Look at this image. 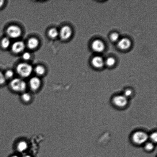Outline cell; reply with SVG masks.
Masks as SVG:
<instances>
[{"mask_svg":"<svg viewBox=\"0 0 157 157\" xmlns=\"http://www.w3.org/2000/svg\"><path fill=\"white\" fill-rule=\"evenodd\" d=\"M149 139V135L141 130L134 132L132 136V140L136 145H144Z\"/></svg>","mask_w":157,"mask_h":157,"instance_id":"6da1fadb","label":"cell"},{"mask_svg":"<svg viewBox=\"0 0 157 157\" xmlns=\"http://www.w3.org/2000/svg\"><path fill=\"white\" fill-rule=\"evenodd\" d=\"M16 70L20 76L23 78H27L32 74L33 67L30 64L23 63L17 66Z\"/></svg>","mask_w":157,"mask_h":157,"instance_id":"7a4b0ae2","label":"cell"},{"mask_svg":"<svg viewBox=\"0 0 157 157\" xmlns=\"http://www.w3.org/2000/svg\"><path fill=\"white\" fill-rule=\"evenodd\" d=\"M10 86L14 91L23 93L27 89V85L24 80L19 78H15L11 81Z\"/></svg>","mask_w":157,"mask_h":157,"instance_id":"3957f363","label":"cell"},{"mask_svg":"<svg viewBox=\"0 0 157 157\" xmlns=\"http://www.w3.org/2000/svg\"><path fill=\"white\" fill-rule=\"evenodd\" d=\"M112 103L115 107L123 109L128 104V99L123 94L116 95L112 98Z\"/></svg>","mask_w":157,"mask_h":157,"instance_id":"277c9868","label":"cell"},{"mask_svg":"<svg viewBox=\"0 0 157 157\" xmlns=\"http://www.w3.org/2000/svg\"><path fill=\"white\" fill-rule=\"evenodd\" d=\"M7 33L9 37L17 38L19 37L21 34V30L18 26L12 25L9 26L7 29Z\"/></svg>","mask_w":157,"mask_h":157,"instance_id":"5b68a950","label":"cell"},{"mask_svg":"<svg viewBox=\"0 0 157 157\" xmlns=\"http://www.w3.org/2000/svg\"><path fill=\"white\" fill-rule=\"evenodd\" d=\"M59 32L60 38L64 40L70 38L73 33L71 28L67 25L64 26L61 28Z\"/></svg>","mask_w":157,"mask_h":157,"instance_id":"8992f818","label":"cell"},{"mask_svg":"<svg viewBox=\"0 0 157 157\" xmlns=\"http://www.w3.org/2000/svg\"><path fill=\"white\" fill-rule=\"evenodd\" d=\"M92 50L97 53H101L104 51L105 46L103 41L99 40L94 41L92 44Z\"/></svg>","mask_w":157,"mask_h":157,"instance_id":"52a82bcc","label":"cell"},{"mask_svg":"<svg viewBox=\"0 0 157 157\" xmlns=\"http://www.w3.org/2000/svg\"><path fill=\"white\" fill-rule=\"evenodd\" d=\"M25 47V44L23 41H15L12 44L11 50L14 53L17 54L23 52Z\"/></svg>","mask_w":157,"mask_h":157,"instance_id":"ba28073f","label":"cell"},{"mask_svg":"<svg viewBox=\"0 0 157 157\" xmlns=\"http://www.w3.org/2000/svg\"><path fill=\"white\" fill-rule=\"evenodd\" d=\"M29 84L31 89L32 90H37L40 87L41 80L37 77H33L30 78Z\"/></svg>","mask_w":157,"mask_h":157,"instance_id":"9c48e42d","label":"cell"},{"mask_svg":"<svg viewBox=\"0 0 157 157\" xmlns=\"http://www.w3.org/2000/svg\"><path fill=\"white\" fill-rule=\"evenodd\" d=\"M131 41L127 38H123L118 43V47L121 50H126L130 48L131 46Z\"/></svg>","mask_w":157,"mask_h":157,"instance_id":"30bf717a","label":"cell"},{"mask_svg":"<svg viewBox=\"0 0 157 157\" xmlns=\"http://www.w3.org/2000/svg\"><path fill=\"white\" fill-rule=\"evenodd\" d=\"M92 64L95 68H99L104 66V62L103 58L101 56H96L92 59Z\"/></svg>","mask_w":157,"mask_h":157,"instance_id":"8fae6325","label":"cell"},{"mask_svg":"<svg viewBox=\"0 0 157 157\" xmlns=\"http://www.w3.org/2000/svg\"><path fill=\"white\" fill-rule=\"evenodd\" d=\"M28 144L27 141L23 140L19 141L17 144V149L20 153L25 151L28 148Z\"/></svg>","mask_w":157,"mask_h":157,"instance_id":"7c38bea8","label":"cell"},{"mask_svg":"<svg viewBox=\"0 0 157 157\" xmlns=\"http://www.w3.org/2000/svg\"><path fill=\"white\" fill-rule=\"evenodd\" d=\"M38 40L35 38H32L29 40L27 42V46L31 50H33L36 48L39 45Z\"/></svg>","mask_w":157,"mask_h":157,"instance_id":"4fadbf2b","label":"cell"},{"mask_svg":"<svg viewBox=\"0 0 157 157\" xmlns=\"http://www.w3.org/2000/svg\"><path fill=\"white\" fill-rule=\"evenodd\" d=\"M144 145V150L146 151L151 152L155 149V144L151 142V141H147Z\"/></svg>","mask_w":157,"mask_h":157,"instance_id":"5bb4252c","label":"cell"},{"mask_svg":"<svg viewBox=\"0 0 157 157\" xmlns=\"http://www.w3.org/2000/svg\"><path fill=\"white\" fill-rule=\"evenodd\" d=\"M48 36L52 39L57 37L59 35V32L57 29L55 28H52L49 30L48 33Z\"/></svg>","mask_w":157,"mask_h":157,"instance_id":"9a60e30c","label":"cell"},{"mask_svg":"<svg viewBox=\"0 0 157 157\" xmlns=\"http://www.w3.org/2000/svg\"><path fill=\"white\" fill-rule=\"evenodd\" d=\"M10 41L9 38L7 37L3 38L1 41V47L3 48L7 49L10 46Z\"/></svg>","mask_w":157,"mask_h":157,"instance_id":"2e32d148","label":"cell"},{"mask_svg":"<svg viewBox=\"0 0 157 157\" xmlns=\"http://www.w3.org/2000/svg\"><path fill=\"white\" fill-rule=\"evenodd\" d=\"M45 69L42 66L38 65L35 67V71L36 75L39 76L44 75L45 73Z\"/></svg>","mask_w":157,"mask_h":157,"instance_id":"e0dca14e","label":"cell"},{"mask_svg":"<svg viewBox=\"0 0 157 157\" xmlns=\"http://www.w3.org/2000/svg\"><path fill=\"white\" fill-rule=\"evenodd\" d=\"M21 98L24 102H28L32 99V96L30 94L27 92H23L21 95Z\"/></svg>","mask_w":157,"mask_h":157,"instance_id":"ac0fdd59","label":"cell"},{"mask_svg":"<svg viewBox=\"0 0 157 157\" xmlns=\"http://www.w3.org/2000/svg\"><path fill=\"white\" fill-rule=\"evenodd\" d=\"M149 139L150 140L151 142L154 144H156L157 141V134L156 132H153L149 135Z\"/></svg>","mask_w":157,"mask_h":157,"instance_id":"d6986e66","label":"cell"},{"mask_svg":"<svg viewBox=\"0 0 157 157\" xmlns=\"http://www.w3.org/2000/svg\"><path fill=\"white\" fill-rule=\"evenodd\" d=\"M133 92L132 89H126L124 90L123 95L125 96L127 98H132L133 95Z\"/></svg>","mask_w":157,"mask_h":157,"instance_id":"ffe728a7","label":"cell"},{"mask_svg":"<svg viewBox=\"0 0 157 157\" xmlns=\"http://www.w3.org/2000/svg\"><path fill=\"white\" fill-rule=\"evenodd\" d=\"M115 60L114 58L112 57L108 58L105 61V63L108 67H112L114 65Z\"/></svg>","mask_w":157,"mask_h":157,"instance_id":"44dd1931","label":"cell"},{"mask_svg":"<svg viewBox=\"0 0 157 157\" xmlns=\"http://www.w3.org/2000/svg\"><path fill=\"white\" fill-rule=\"evenodd\" d=\"M4 76L5 77L6 79H9L12 78L14 76V72L11 70H8L5 73Z\"/></svg>","mask_w":157,"mask_h":157,"instance_id":"7402d4cb","label":"cell"},{"mask_svg":"<svg viewBox=\"0 0 157 157\" xmlns=\"http://www.w3.org/2000/svg\"><path fill=\"white\" fill-rule=\"evenodd\" d=\"M110 39L112 41H116L118 40L119 38V35L118 33H113L110 35Z\"/></svg>","mask_w":157,"mask_h":157,"instance_id":"603a6c76","label":"cell"},{"mask_svg":"<svg viewBox=\"0 0 157 157\" xmlns=\"http://www.w3.org/2000/svg\"><path fill=\"white\" fill-rule=\"evenodd\" d=\"M6 79L4 74L0 71V85L4 84L6 82Z\"/></svg>","mask_w":157,"mask_h":157,"instance_id":"cb8c5ba5","label":"cell"},{"mask_svg":"<svg viewBox=\"0 0 157 157\" xmlns=\"http://www.w3.org/2000/svg\"><path fill=\"white\" fill-rule=\"evenodd\" d=\"M22 58L25 60H28L31 58L30 54L28 52H25L22 55Z\"/></svg>","mask_w":157,"mask_h":157,"instance_id":"d4e9b609","label":"cell"},{"mask_svg":"<svg viewBox=\"0 0 157 157\" xmlns=\"http://www.w3.org/2000/svg\"><path fill=\"white\" fill-rule=\"evenodd\" d=\"M4 1H2V0L0 1V8L2 7L3 5L4 4Z\"/></svg>","mask_w":157,"mask_h":157,"instance_id":"484cf974","label":"cell"},{"mask_svg":"<svg viewBox=\"0 0 157 157\" xmlns=\"http://www.w3.org/2000/svg\"><path fill=\"white\" fill-rule=\"evenodd\" d=\"M22 157H32V156H30L29 155H25L24 156H23Z\"/></svg>","mask_w":157,"mask_h":157,"instance_id":"4316f807","label":"cell"},{"mask_svg":"<svg viewBox=\"0 0 157 157\" xmlns=\"http://www.w3.org/2000/svg\"><path fill=\"white\" fill-rule=\"evenodd\" d=\"M10 157H18L17 156V155H13V156H11Z\"/></svg>","mask_w":157,"mask_h":157,"instance_id":"83f0119b","label":"cell"}]
</instances>
